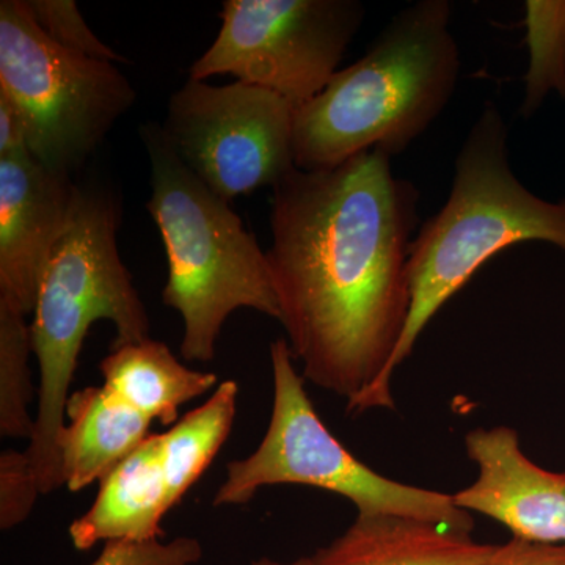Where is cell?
Segmentation results:
<instances>
[{
    "mask_svg": "<svg viewBox=\"0 0 565 565\" xmlns=\"http://www.w3.org/2000/svg\"><path fill=\"white\" fill-rule=\"evenodd\" d=\"M465 446L479 476L452 494L460 509L497 520L515 539L565 545V473L535 465L512 427L471 430Z\"/></svg>",
    "mask_w": 565,
    "mask_h": 565,
    "instance_id": "11",
    "label": "cell"
},
{
    "mask_svg": "<svg viewBox=\"0 0 565 565\" xmlns=\"http://www.w3.org/2000/svg\"><path fill=\"white\" fill-rule=\"evenodd\" d=\"M508 137L503 114L486 103L457 154L448 202L412 241L411 313L392 377L430 319L494 255L526 241L565 250V199L546 202L527 191L509 162Z\"/></svg>",
    "mask_w": 565,
    "mask_h": 565,
    "instance_id": "4",
    "label": "cell"
},
{
    "mask_svg": "<svg viewBox=\"0 0 565 565\" xmlns=\"http://www.w3.org/2000/svg\"><path fill=\"white\" fill-rule=\"evenodd\" d=\"M28 316L0 302V435L31 440L35 416L31 415L33 386L29 360L32 355Z\"/></svg>",
    "mask_w": 565,
    "mask_h": 565,
    "instance_id": "17",
    "label": "cell"
},
{
    "mask_svg": "<svg viewBox=\"0 0 565 565\" xmlns=\"http://www.w3.org/2000/svg\"><path fill=\"white\" fill-rule=\"evenodd\" d=\"M28 150V128L20 110L0 95V156Z\"/></svg>",
    "mask_w": 565,
    "mask_h": 565,
    "instance_id": "23",
    "label": "cell"
},
{
    "mask_svg": "<svg viewBox=\"0 0 565 565\" xmlns=\"http://www.w3.org/2000/svg\"><path fill=\"white\" fill-rule=\"evenodd\" d=\"M451 20L448 0L412 3L360 61L337 71L296 111L297 169H330L374 148L393 158L422 137L451 102L459 81Z\"/></svg>",
    "mask_w": 565,
    "mask_h": 565,
    "instance_id": "3",
    "label": "cell"
},
{
    "mask_svg": "<svg viewBox=\"0 0 565 565\" xmlns=\"http://www.w3.org/2000/svg\"><path fill=\"white\" fill-rule=\"evenodd\" d=\"M487 565H565V545L535 544L512 537L498 545Z\"/></svg>",
    "mask_w": 565,
    "mask_h": 565,
    "instance_id": "22",
    "label": "cell"
},
{
    "mask_svg": "<svg viewBox=\"0 0 565 565\" xmlns=\"http://www.w3.org/2000/svg\"><path fill=\"white\" fill-rule=\"evenodd\" d=\"M252 565H315L311 557H302V559L291 561V563H281V561L269 559V557H262V559L253 561Z\"/></svg>",
    "mask_w": 565,
    "mask_h": 565,
    "instance_id": "24",
    "label": "cell"
},
{
    "mask_svg": "<svg viewBox=\"0 0 565 565\" xmlns=\"http://www.w3.org/2000/svg\"><path fill=\"white\" fill-rule=\"evenodd\" d=\"M202 556V544L188 535L170 542L110 541L90 565H199Z\"/></svg>",
    "mask_w": 565,
    "mask_h": 565,
    "instance_id": "20",
    "label": "cell"
},
{
    "mask_svg": "<svg viewBox=\"0 0 565 565\" xmlns=\"http://www.w3.org/2000/svg\"><path fill=\"white\" fill-rule=\"evenodd\" d=\"M0 95L24 118L32 158L66 177L82 169L137 96L115 63L47 39L25 0L0 2Z\"/></svg>",
    "mask_w": 565,
    "mask_h": 565,
    "instance_id": "7",
    "label": "cell"
},
{
    "mask_svg": "<svg viewBox=\"0 0 565 565\" xmlns=\"http://www.w3.org/2000/svg\"><path fill=\"white\" fill-rule=\"evenodd\" d=\"M74 184L31 152L0 156V302L32 316Z\"/></svg>",
    "mask_w": 565,
    "mask_h": 565,
    "instance_id": "10",
    "label": "cell"
},
{
    "mask_svg": "<svg viewBox=\"0 0 565 565\" xmlns=\"http://www.w3.org/2000/svg\"><path fill=\"white\" fill-rule=\"evenodd\" d=\"M151 422L104 386L71 393L58 449L71 492L102 481L150 437Z\"/></svg>",
    "mask_w": 565,
    "mask_h": 565,
    "instance_id": "14",
    "label": "cell"
},
{
    "mask_svg": "<svg viewBox=\"0 0 565 565\" xmlns=\"http://www.w3.org/2000/svg\"><path fill=\"white\" fill-rule=\"evenodd\" d=\"M419 192L384 150L273 189L267 262L281 326L305 381L349 414L394 408L390 364L411 313L408 256Z\"/></svg>",
    "mask_w": 565,
    "mask_h": 565,
    "instance_id": "1",
    "label": "cell"
},
{
    "mask_svg": "<svg viewBox=\"0 0 565 565\" xmlns=\"http://www.w3.org/2000/svg\"><path fill=\"white\" fill-rule=\"evenodd\" d=\"M530 66L520 114L530 118L552 92L565 96V0L525 2Z\"/></svg>",
    "mask_w": 565,
    "mask_h": 565,
    "instance_id": "18",
    "label": "cell"
},
{
    "mask_svg": "<svg viewBox=\"0 0 565 565\" xmlns=\"http://www.w3.org/2000/svg\"><path fill=\"white\" fill-rule=\"evenodd\" d=\"M40 487L28 451L7 449L0 455V527L11 530L32 514Z\"/></svg>",
    "mask_w": 565,
    "mask_h": 565,
    "instance_id": "21",
    "label": "cell"
},
{
    "mask_svg": "<svg viewBox=\"0 0 565 565\" xmlns=\"http://www.w3.org/2000/svg\"><path fill=\"white\" fill-rule=\"evenodd\" d=\"M170 511L161 434H150L99 481L90 509L70 525L71 544L88 552L99 542L156 541L163 537L161 523Z\"/></svg>",
    "mask_w": 565,
    "mask_h": 565,
    "instance_id": "13",
    "label": "cell"
},
{
    "mask_svg": "<svg viewBox=\"0 0 565 565\" xmlns=\"http://www.w3.org/2000/svg\"><path fill=\"white\" fill-rule=\"evenodd\" d=\"M140 137L151 166L147 210L169 263L162 300L181 316L184 360L212 362L234 311L250 308L280 319L269 262L232 203L189 170L161 126H141Z\"/></svg>",
    "mask_w": 565,
    "mask_h": 565,
    "instance_id": "5",
    "label": "cell"
},
{
    "mask_svg": "<svg viewBox=\"0 0 565 565\" xmlns=\"http://www.w3.org/2000/svg\"><path fill=\"white\" fill-rule=\"evenodd\" d=\"M99 370L104 388L163 426L178 423L181 405L217 388L218 382L214 373L185 366L169 345L151 338L111 348Z\"/></svg>",
    "mask_w": 565,
    "mask_h": 565,
    "instance_id": "15",
    "label": "cell"
},
{
    "mask_svg": "<svg viewBox=\"0 0 565 565\" xmlns=\"http://www.w3.org/2000/svg\"><path fill=\"white\" fill-rule=\"evenodd\" d=\"M239 386L222 382L195 411L161 434L162 465L173 509L210 467L232 433Z\"/></svg>",
    "mask_w": 565,
    "mask_h": 565,
    "instance_id": "16",
    "label": "cell"
},
{
    "mask_svg": "<svg viewBox=\"0 0 565 565\" xmlns=\"http://www.w3.org/2000/svg\"><path fill=\"white\" fill-rule=\"evenodd\" d=\"M25 7L41 32L63 50L115 65L129 62L96 36L74 0H25Z\"/></svg>",
    "mask_w": 565,
    "mask_h": 565,
    "instance_id": "19",
    "label": "cell"
},
{
    "mask_svg": "<svg viewBox=\"0 0 565 565\" xmlns=\"http://www.w3.org/2000/svg\"><path fill=\"white\" fill-rule=\"evenodd\" d=\"M120 199L98 182L74 184L68 215L41 280L31 337L39 360L35 430L28 451L41 494L65 486L58 440L77 360L93 323L115 327L111 348L150 338V316L117 244Z\"/></svg>",
    "mask_w": 565,
    "mask_h": 565,
    "instance_id": "2",
    "label": "cell"
},
{
    "mask_svg": "<svg viewBox=\"0 0 565 565\" xmlns=\"http://www.w3.org/2000/svg\"><path fill=\"white\" fill-rule=\"evenodd\" d=\"M296 111L277 93L245 82L218 87L189 79L170 98L161 128L189 170L232 203L274 189L297 169Z\"/></svg>",
    "mask_w": 565,
    "mask_h": 565,
    "instance_id": "9",
    "label": "cell"
},
{
    "mask_svg": "<svg viewBox=\"0 0 565 565\" xmlns=\"http://www.w3.org/2000/svg\"><path fill=\"white\" fill-rule=\"evenodd\" d=\"M274 401L269 426L258 448L226 465V479L214 505L250 503L270 486H307L340 494L362 515H401L473 531L470 512L452 494L393 481L371 470L316 414L305 392L303 375L294 366L288 341L270 344Z\"/></svg>",
    "mask_w": 565,
    "mask_h": 565,
    "instance_id": "6",
    "label": "cell"
},
{
    "mask_svg": "<svg viewBox=\"0 0 565 565\" xmlns=\"http://www.w3.org/2000/svg\"><path fill=\"white\" fill-rule=\"evenodd\" d=\"M498 545L470 531L401 515H356L332 544L311 556L315 565H487Z\"/></svg>",
    "mask_w": 565,
    "mask_h": 565,
    "instance_id": "12",
    "label": "cell"
},
{
    "mask_svg": "<svg viewBox=\"0 0 565 565\" xmlns=\"http://www.w3.org/2000/svg\"><path fill=\"white\" fill-rule=\"evenodd\" d=\"M221 31L189 79L236 77L299 109L323 90L362 28L356 0H225Z\"/></svg>",
    "mask_w": 565,
    "mask_h": 565,
    "instance_id": "8",
    "label": "cell"
}]
</instances>
